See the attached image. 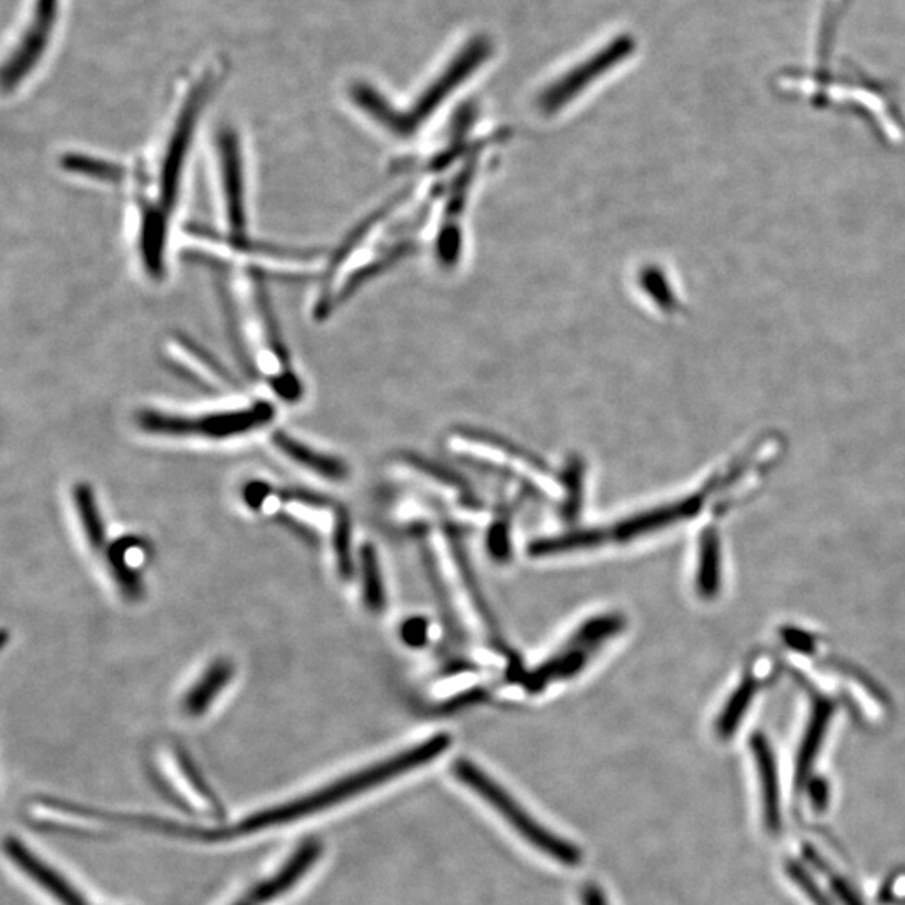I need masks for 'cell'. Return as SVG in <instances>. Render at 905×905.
I'll return each instance as SVG.
<instances>
[{
  "instance_id": "10",
  "label": "cell",
  "mask_w": 905,
  "mask_h": 905,
  "mask_svg": "<svg viewBox=\"0 0 905 905\" xmlns=\"http://www.w3.org/2000/svg\"><path fill=\"white\" fill-rule=\"evenodd\" d=\"M757 758L758 780H760L761 808L766 830L779 834L782 828V804H780V782L772 750L763 738L753 741Z\"/></svg>"
},
{
  "instance_id": "16",
  "label": "cell",
  "mask_w": 905,
  "mask_h": 905,
  "mask_svg": "<svg viewBox=\"0 0 905 905\" xmlns=\"http://www.w3.org/2000/svg\"><path fill=\"white\" fill-rule=\"evenodd\" d=\"M361 578H363L364 604L371 612L379 614L386 607V592L380 575L377 552L371 543L361 549Z\"/></svg>"
},
{
  "instance_id": "9",
  "label": "cell",
  "mask_w": 905,
  "mask_h": 905,
  "mask_svg": "<svg viewBox=\"0 0 905 905\" xmlns=\"http://www.w3.org/2000/svg\"><path fill=\"white\" fill-rule=\"evenodd\" d=\"M5 853L19 870L29 875L32 882L43 887L51 897L56 898L60 905H91L71 882L66 881V878H63L46 860L32 852L21 840L9 837L5 840Z\"/></svg>"
},
{
  "instance_id": "13",
  "label": "cell",
  "mask_w": 905,
  "mask_h": 905,
  "mask_svg": "<svg viewBox=\"0 0 905 905\" xmlns=\"http://www.w3.org/2000/svg\"><path fill=\"white\" fill-rule=\"evenodd\" d=\"M699 505L702 504H699L698 498H691V500L666 505V507L654 508V510L645 511V514L636 515V517L620 521L619 526H616V529L612 530L614 539L619 540V542H628V540L648 536V533L671 526L674 521L689 517L698 510Z\"/></svg>"
},
{
  "instance_id": "11",
  "label": "cell",
  "mask_w": 905,
  "mask_h": 905,
  "mask_svg": "<svg viewBox=\"0 0 905 905\" xmlns=\"http://www.w3.org/2000/svg\"><path fill=\"white\" fill-rule=\"evenodd\" d=\"M233 674H235V667H233L232 661H229V659L213 661L205 670V673L198 677L197 683L185 694L184 702H181L185 715L191 716V718L205 715L208 708L213 705V702L222 694V691L229 686Z\"/></svg>"
},
{
  "instance_id": "25",
  "label": "cell",
  "mask_w": 905,
  "mask_h": 905,
  "mask_svg": "<svg viewBox=\"0 0 905 905\" xmlns=\"http://www.w3.org/2000/svg\"><path fill=\"white\" fill-rule=\"evenodd\" d=\"M582 905H609L607 904L606 895L603 894L597 885L585 884L582 889Z\"/></svg>"
},
{
  "instance_id": "23",
  "label": "cell",
  "mask_w": 905,
  "mask_h": 905,
  "mask_svg": "<svg viewBox=\"0 0 905 905\" xmlns=\"http://www.w3.org/2000/svg\"><path fill=\"white\" fill-rule=\"evenodd\" d=\"M488 549H490L492 555L497 561H507L508 553H510V539H508L507 527H492L490 536H488Z\"/></svg>"
},
{
  "instance_id": "4",
  "label": "cell",
  "mask_w": 905,
  "mask_h": 905,
  "mask_svg": "<svg viewBox=\"0 0 905 905\" xmlns=\"http://www.w3.org/2000/svg\"><path fill=\"white\" fill-rule=\"evenodd\" d=\"M275 409L271 402L258 401L249 408L235 411L210 412V415L185 416L172 412L143 411L137 415V424L146 433L166 437L223 438L251 433L274 420Z\"/></svg>"
},
{
  "instance_id": "19",
  "label": "cell",
  "mask_w": 905,
  "mask_h": 905,
  "mask_svg": "<svg viewBox=\"0 0 905 905\" xmlns=\"http://www.w3.org/2000/svg\"><path fill=\"white\" fill-rule=\"evenodd\" d=\"M351 543H353V540H351V520L347 514L341 510L335 517L332 545H334L338 572L342 578H351L354 575L353 545Z\"/></svg>"
},
{
  "instance_id": "24",
  "label": "cell",
  "mask_w": 905,
  "mask_h": 905,
  "mask_svg": "<svg viewBox=\"0 0 905 905\" xmlns=\"http://www.w3.org/2000/svg\"><path fill=\"white\" fill-rule=\"evenodd\" d=\"M831 889H834L835 895L839 897V901L842 902L843 905H865L860 901L859 895L852 891V887H850L847 882H843L842 879H834Z\"/></svg>"
},
{
  "instance_id": "17",
  "label": "cell",
  "mask_w": 905,
  "mask_h": 905,
  "mask_svg": "<svg viewBox=\"0 0 905 905\" xmlns=\"http://www.w3.org/2000/svg\"><path fill=\"white\" fill-rule=\"evenodd\" d=\"M587 658L588 649L571 648V645H569L567 652H561V654L555 655L552 661L540 666L536 673L530 674L527 686L536 691L545 686L549 681L572 676V674L577 673V671L584 667Z\"/></svg>"
},
{
  "instance_id": "6",
  "label": "cell",
  "mask_w": 905,
  "mask_h": 905,
  "mask_svg": "<svg viewBox=\"0 0 905 905\" xmlns=\"http://www.w3.org/2000/svg\"><path fill=\"white\" fill-rule=\"evenodd\" d=\"M634 37L626 36V34L610 41L599 53L588 57L581 66L574 67L572 71H569L567 75L562 76L559 81L547 88L543 95L540 96V108L545 113H555L556 110H561L575 96L581 95L588 85L606 75L623 59H628L634 53Z\"/></svg>"
},
{
  "instance_id": "22",
  "label": "cell",
  "mask_w": 905,
  "mask_h": 905,
  "mask_svg": "<svg viewBox=\"0 0 905 905\" xmlns=\"http://www.w3.org/2000/svg\"><path fill=\"white\" fill-rule=\"evenodd\" d=\"M567 486L571 494H569L567 515L572 517L575 511H578L581 505L582 490V465L581 462H572L567 470Z\"/></svg>"
},
{
  "instance_id": "15",
  "label": "cell",
  "mask_w": 905,
  "mask_h": 905,
  "mask_svg": "<svg viewBox=\"0 0 905 905\" xmlns=\"http://www.w3.org/2000/svg\"><path fill=\"white\" fill-rule=\"evenodd\" d=\"M73 500L81 521L82 532L91 549L99 550L107 539H104V523H102L101 511L96 501L95 492L86 483H79L73 492Z\"/></svg>"
},
{
  "instance_id": "5",
  "label": "cell",
  "mask_w": 905,
  "mask_h": 905,
  "mask_svg": "<svg viewBox=\"0 0 905 905\" xmlns=\"http://www.w3.org/2000/svg\"><path fill=\"white\" fill-rule=\"evenodd\" d=\"M451 738L448 735H437L430 740L423 741L418 747L409 748V750L401 751L388 760L380 761V763L371 764L367 769L361 772L353 773V775L344 776L338 782L329 783L322 788L316 790L319 802H321L322 810L335 807V805L344 804L347 799L361 795V793L369 792L389 780L398 779L411 770L420 769L423 764L433 761L438 754L443 753L450 747Z\"/></svg>"
},
{
  "instance_id": "12",
  "label": "cell",
  "mask_w": 905,
  "mask_h": 905,
  "mask_svg": "<svg viewBox=\"0 0 905 905\" xmlns=\"http://www.w3.org/2000/svg\"><path fill=\"white\" fill-rule=\"evenodd\" d=\"M272 440L287 459L293 460L294 463L303 466V468L310 470L316 475L322 476V478L331 479V482H342L350 475V470L342 460L316 451L314 448L307 446L302 441L296 440V438L284 433V431L274 433Z\"/></svg>"
},
{
  "instance_id": "1",
  "label": "cell",
  "mask_w": 905,
  "mask_h": 905,
  "mask_svg": "<svg viewBox=\"0 0 905 905\" xmlns=\"http://www.w3.org/2000/svg\"><path fill=\"white\" fill-rule=\"evenodd\" d=\"M216 75L207 73L185 98L184 107L178 113L177 123L173 126L165 153L159 159L158 190L152 210L145 216L137 217V251L142 255L143 265L153 277L163 274V255H165L166 225L169 213L177 203L178 188L181 185V175L185 172V162L190 152L191 140L197 130L201 111L207 104L208 96L212 92Z\"/></svg>"
},
{
  "instance_id": "14",
  "label": "cell",
  "mask_w": 905,
  "mask_h": 905,
  "mask_svg": "<svg viewBox=\"0 0 905 905\" xmlns=\"http://www.w3.org/2000/svg\"><path fill=\"white\" fill-rule=\"evenodd\" d=\"M607 539H609V533L604 530H577V532L552 537V539L537 540L530 543L529 552L532 556L559 555V553L572 552V550L604 545Z\"/></svg>"
},
{
  "instance_id": "8",
  "label": "cell",
  "mask_w": 905,
  "mask_h": 905,
  "mask_svg": "<svg viewBox=\"0 0 905 905\" xmlns=\"http://www.w3.org/2000/svg\"><path fill=\"white\" fill-rule=\"evenodd\" d=\"M322 856V843L318 840H307L302 846L294 850L293 856L286 860L280 869L265 881L258 882L254 887L249 889L239 901L232 905H265L277 901L284 894L296 887L303 875L316 865Z\"/></svg>"
},
{
  "instance_id": "7",
  "label": "cell",
  "mask_w": 905,
  "mask_h": 905,
  "mask_svg": "<svg viewBox=\"0 0 905 905\" xmlns=\"http://www.w3.org/2000/svg\"><path fill=\"white\" fill-rule=\"evenodd\" d=\"M57 12H59V0H34L31 24L25 29L18 47L9 57L4 71H2V86L5 92L14 91L43 59L47 44H49L51 32L56 25Z\"/></svg>"
},
{
  "instance_id": "18",
  "label": "cell",
  "mask_w": 905,
  "mask_h": 905,
  "mask_svg": "<svg viewBox=\"0 0 905 905\" xmlns=\"http://www.w3.org/2000/svg\"><path fill=\"white\" fill-rule=\"evenodd\" d=\"M623 628V619L620 616H604L588 620L575 632L569 645L571 648L592 649L599 642L606 641L610 636L619 632Z\"/></svg>"
},
{
  "instance_id": "20",
  "label": "cell",
  "mask_w": 905,
  "mask_h": 905,
  "mask_svg": "<svg viewBox=\"0 0 905 905\" xmlns=\"http://www.w3.org/2000/svg\"><path fill=\"white\" fill-rule=\"evenodd\" d=\"M786 874L788 878L795 882L796 887L799 891L804 892L807 895L808 901L812 902L814 905H834L831 904L830 898L824 894L820 887H818L817 882L814 881L810 874H808L807 870L804 867L798 865L796 862H788L786 863Z\"/></svg>"
},
{
  "instance_id": "3",
  "label": "cell",
  "mask_w": 905,
  "mask_h": 905,
  "mask_svg": "<svg viewBox=\"0 0 905 905\" xmlns=\"http://www.w3.org/2000/svg\"><path fill=\"white\" fill-rule=\"evenodd\" d=\"M453 775L476 795L482 796V799H485L486 804L490 805L533 849L567 867H575L582 862V853L577 847L547 830L507 790L501 788L500 783L482 772L475 763L463 758L456 760L453 763Z\"/></svg>"
},
{
  "instance_id": "21",
  "label": "cell",
  "mask_w": 905,
  "mask_h": 905,
  "mask_svg": "<svg viewBox=\"0 0 905 905\" xmlns=\"http://www.w3.org/2000/svg\"><path fill=\"white\" fill-rule=\"evenodd\" d=\"M401 638L411 648H420L427 642L428 622L423 617H411L401 628Z\"/></svg>"
},
{
  "instance_id": "26",
  "label": "cell",
  "mask_w": 905,
  "mask_h": 905,
  "mask_svg": "<svg viewBox=\"0 0 905 905\" xmlns=\"http://www.w3.org/2000/svg\"><path fill=\"white\" fill-rule=\"evenodd\" d=\"M812 804L817 810H824L828 804V786L824 782H814L810 786Z\"/></svg>"
},
{
  "instance_id": "2",
  "label": "cell",
  "mask_w": 905,
  "mask_h": 905,
  "mask_svg": "<svg viewBox=\"0 0 905 905\" xmlns=\"http://www.w3.org/2000/svg\"><path fill=\"white\" fill-rule=\"evenodd\" d=\"M492 43L488 37L478 36L470 41L462 53L451 60L450 66L444 69L443 75L421 95V98L416 102L409 113L401 114L386 101L373 86H367V82H356L351 88V96L361 110L366 111L371 118L385 124L388 130L396 131V133H411L421 121L427 120L444 98L450 96L453 89L459 88L466 78L485 63L492 54Z\"/></svg>"
}]
</instances>
